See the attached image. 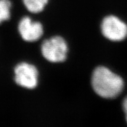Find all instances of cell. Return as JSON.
<instances>
[{
	"instance_id": "obj_1",
	"label": "cell",
	"mask_w": 127,
	"mask_h": 127,
	"mask_svg": "<svg viewBox=\"0 0 127 127\" xmlns=\"http://www.w3.org/2000/svg\"><path fill=\"white\" fill-rule=\"evenodd\" d=\"M91 84L94 91L104 98H114L123 91V78L105 66H98L92 75Z\"/></svg>"
},
{
	"instance_id": "obj_2",
	"label": "cell",
	"mask_w": 127,
	"mask_h": 127,
	"mask_svg": "<svg viewBox=\"0 0 127 127\" xmlns=\"http://www.w3.org/2000/svg\"><path fill=\"white\" fill-rule=\"evenodd\" d=\"M68 46L63 38L55 36L46 39L41 45V52L46 60L51 63H60L65 60Z\"/></svg>"
},
{
	"instance_id": "obj_3",
	"label": "cell",
	"mask_w": 127,
	"mask_h": 127,
	"mask_svg": "<svg viewBox=\"0 0 127 127\" xmlns=\"http://www.w3.org/2000/svg\"><path fill=\"white\" fill-rule=\"evenodd\" d=\"M101 31L109 40L120 41L127 36V25L115 16H107L101 23Z\"/></svg>"
},
{
	"instance_id": "obj_4",
	"label": "cell",
	"mask_w": 127,
	"mask_h": 127,
	"mask_svg": "<svg viewBox=\"0 0 127 127\" xmlns=\"http://www.w3.org/2000/svg\"><path fill=\"white\" fill-rule=\"evenodd\" d=\"M15 82L20 86L28 89H34L38 84V72L33 65L21 63L14 69Z\"/></svg>"
},
{
	"instance_id": "obj_5",
	"label": "cell",
	"mask_w": 127,
	"mask_h": 127,
	"mask_svg": "<svg viewBox=\"0 0 127 127\" xmlns=\"http://www.w3.org/2000/svg\"><path fill=\"white\" fill-rule=\"evenodd\" d=\"M18 31L24 40L34 42L42 35L43 27L39 22H32L30 17H24L19 23Z\"/></svg>"
},
{
	"instance_id": "obj_6",
	"label": "cell",
	"mask_w": 127,
	"mask_h": 127,
	"mask_svg": "<svg viewBox=\"0 0 127 127\" xmlns=\"http://www.w3.org/2000/svg\"><path fill=\"white\" fill-rule=\"evenodd\" d=\"M48 0H23L25 7L30 12L38 13L43 10Z\"/></svg>"
},
{
	"instance_id": "obj_7",
	"label": "cell",
	"mask_w": 127,
	"mask_h": 127,
	"mask_svg": "<svg viewBox=\"0 0 127 127\" xmlns=\"http://www.w3.org/2000/svg\"><path fill=\"white\" fill-rule=\"evenodd\" d=\"M11 7L9 0H0V24L10 18Z\"/></svg>"
},
{
	"instance_id": "obj_8",
	"label": "cell",
	"mask_w": 127,
	"mask_h": 127,
	"mask_svg": "<svg viewBox=\"0 0 127 127\" xmlns=\"http://www.w3.org/2000/svg\"><path fill=\"white\" fill-rule=\"evenodd\" d=\"M123 107L124 111L125 117H126V120L127 122V97L125 98V99L124 100L123 103Z\"/></svg>"
}]
</instances>
